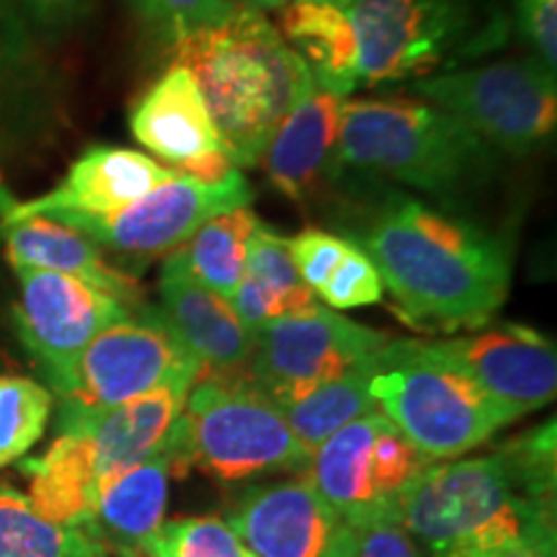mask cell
Here are the masks:
<instances>
[{
	"label": "cell",
	"instance_id": "cell-1",
	"mask_svg": "<svg viewBox=\"0 0 557 557\" xmlns=\"http://www.w3.org/2000/svg\"><path fill=\"white\" fill-rule=\"evenodd\" d=\"M346 240L377 267L395 312L416 331L487 329L511 289L506 238L406 194L364 209Z\"/></svg>",
	"mask_w": 557,
	"mask_h": 557
},
{
	"label": "cell",
	"instance_id": "cell-2",
	"mask_svg": "<svg viewBox=\"0 0 557 557\" xmlns=\"http://www.w3.org/2000/svg\"><path fill=\"white\" fill-rule=\"evenodd\" d=\"M555 421L483 457L429 465L410 485L400 524L434 557L527 542L555 555Z\"/></svg>",
	"mask_w": 557,
	"mask_h": 557
},
{
	"label": "cell",
	"instance_id": "cell-3",
	"mask_svg": "<svg viewBox=\"0 0 557 557\" xmlns=\"http://www.w3.org/2000/svg\"><path fill=\"white\" fill-rule=\"evenodd\" d=\"M169 47L197 81L235 169L259 165L278 124L312 86L302 60L267 13L240 5L222 24Z\"/></svg>",
	"mask_w": 557,
	"mask_h": 557
},
{
	"label": "cell",
	"instance_id": "cell-4",
	"mask_svg": "<svg viewBox=\"0 0 557 557\" xmlns=\"http://www.w3.org/2000/svg\"><path fill=\"white\" fill-rule=\"evenodd\" d=\"M498 152L457 116L421 99L344 101L331 176L398 184L455 201L496 171Z\"/></svg>",
	"mask_w": 557,
	"mask_h": 557
},
{
	"label": "cell",
	"instance_id": "cell-5",
	"mask_svg": "<svg viewBox=\"0 0 557 557\" xmlns=\"http://www.w3.org/2000/svg\"><path fill=\"white\" fill-rule=\"evenodd\" d=\"M169 447L176 470L197 465L225 483L269 472L305 475L312 459L276 403L246 374H201L186 395Z\"/></svg>",
	"mask_w": 557,
	"mask_h": 557
},
{
	"label": "cell",
	"instance_id": "cell-6",
	"mask_svg": "<svg viewBox=\"0 0 557 557\" xmlns=\"http://www.w3.org/2000/svg\"><path fill=\"white\" fill-rule=\"evenodd\" d=\"M372 398L382 416L431 462L483 447L519 416L431 359L421 341L389 338L372 367Z\"/></svg>",
	"mask_w": 557,
	"mask_h": 557
},
{
	"label": "cell",
	"instance_id": "cell-7",
	"mask_svg": "<svg viewBox=\"0 0 557 557\" xmlns=\"http://www.w3.org/2000/svg\"><path fill=\"white\" fill-rule=\"evenodd\" d=\"M410 90L457 116L496 152L529 156L555 137L557 78L532 58L436 73Z\"/></svg>",
	"mask_w": 557,
	"mask_h": 557
},
{
	"label": "cell",
	"instance_id": "cell-8",
	"mask_svg": "<svg viewBox=\"0 0 557 557\" xmlns=\"http://www.w3.org/2000/svg\"><path fill=\"white\" fill-rule=\"evenodd\" d=\"M434 465L380 410L338 429L312 451L305 478L351 529L400 524L410 485Z\"/></svg>",
	"mask_w": 557,
	"mask_h": 557
},
{
	"label": "cell",
	"instance_id": "cell-9",
	"mask_svg": "<svg viewBox=\"0 0 557 557\" xmlns=\"http://www.w3.org/2000/svg\"><path fill=\"white\" fill-rule=\"evenodd\" d=\"M201 364L158 308H139L90 341L60 389V418L120 408L171 382H199Z\"/></svg>",
	"mask_w": 557,
	"mask_h": 557
},
{
	"label": "cell",
	"instance_id": "cell-10",
	"mask_svg": "<svg viewBox=\"0 0 557 557\" xmlns=\"http://www.w3.org/2000/svg\"><path fill=\"white\" fill-rule=\"evenodd\" d=\"M359 41V86L423 81L462 58L475 37L472 0H351L344 5Z\"/></svg>",
	"mask_w": 557,
	"mask_h": 557
},
{
	"label": "cell",
	"instance_id": "cell-11",
	"mask_svg": "<svg viewBox=\"0 0 557 557\" xmlns=\"http://www.w3.org/2000/svg\"><path fill=\"white\" fill-rule=\"evenodd\" d=\"M387 341V333L354 323L318 302L253 333L246 377L276 406H284L315 385L372 364Z\"/></svg>",
	"mask_w": 557,
	"mask_h": 557
},
{
	"label": "cell",
	"instance_id": "cell-12",
	"mask_svg": "<svg viewBox=\"0 0 557 557\" xmlns=\"http://www.w3.org/2000/svg\"><path fill=\"white\" fill-rule=\"evenodd\" d=\"M16 333L54 393L67 385L81 354L109 325L129 318V305L54 271L18 269Z\"/></svg>",
	"mask_w": 557,
	"mask_h": 557
},
{
	"label": "cell",
	"instance_id": "cell-13",
	"mask_svg": "<svg viewBox=\"0 0 557 557\" xmlns=\"http://www.w3.org/2000/svg\"><path fill=\"white\" fill-rule=\"evenodd\" d=\"M253 189L240 169L218 184L178 176L152 189L135 205L109 218H73L62 225L88 235L96 246L114 248L132 259L169 256L184 246L207 220L230 209L248 207Z\"/></svg>",
	"mask_w": 557,
	"mask_h": 557
},
{
	"label": "cell",
	"instance_id": "cell-14",
	"mask_svg": "<svg viewBox=\"0 0 557 557\" xmlns=\"http://www.w3.org/2000/svg\"><path fill=\"white\" fill-rule=\"evenodd\" d=\"M431 359L455 369L519 418L545 408L557 393L553 338L527 325H493L472 336L421 341Z\"/></svg>",
	"mask_w": 557,
	"mask_h": 557
},
{
	"label": "cell",
	"instance_id": "cell-15",
	"mask_svg": "<svg viewBox=\"0 0 557 557\" xmlns=\"http://www.w3.org/2000/svg\"><path fill=\"white\" fill-rule=\"evenodd\" d=\"M253 557H354L357 534L305 475L250 487L227 513Z\"/></svg>",
	"mask_w": 557,
	"mask_h": 557
},
{
	"label": "cell",
	"instance_id": "cell-16",
	"mask_svg": "<svg viewBox=\"0 0 557 557\" xmlns=\"http://www.w3.org/2000/svg\"><path fill=\"white\" fill-rule=\"evenodd\" d=\"M176 178L145 152L114 145H94L70 165L54 189L41 197L13 201L0 189V222L47 218L54 222L73 218H109L120 209L148 197L152 189Z\"/></svg>",
	"mask_w": 557,
	"mask_h": 557
},
{
	"label": "cell",
	"instance_id": "cell-17",
	"mask_svg": "<svg viewBox=\"0 0 557 557\" xmlns=\"http://www.w3.org/2000/svg\"><path fill=\"white\" fill-rule=\"evenodd\" d=\"M58 96L39 37L18 0H0V160L52 129Z\"/></svg>",
	"mask_w": 557,
	"mask_h": 557
},
{
	"label": "cell",
	"instance_id": "cell-18",
	"mask_svg": "<svg viewBox=\"0 0 557 557\" xmlns=\"http://www.w3.org/2000/svg\"><path fill=\"white\" fill-rule=\"evenodd\" d=\"M158 295V312L199 361L201 372L222 377L246 374L253 354V333L246 329L230 299L194 282L173 256H165L160 269Z\"/></svg>",
	"mask_w": 557,
	"mask_h": 557
},
{
	"label": "cell",
	"instance_id": "cell-19",
	"mask_svg": "<svg viewBox=\"0 0 557 557\" xmlns=\"http://www.w3.org/2000/svg\"><path fill=\"white\" fill-rule=\"evenodd\" d=\"M194 385L197 382H171L103 413L60 418V431H78L86 438L96 475L107 480L169 447Z\"/></svg>",
	"mask_w": 557,
	"mask_h": 557
},
{
	"label": "cell",
	"instance_id": "cell-20",
	"mask_svg": "<svg viewBox=\"0 0 557 557\" xmlns=\"http://www.w3.org/2000/svg\"><path fill=\"white\" fill-rule=\"evenodd\" d=\"M129 129L139 145L169 160L176 171L225 152L197 81L178 62H171L139 96L129 114Z\"/></svg>",
	"mask_w": 557,
	"mask_h": 557
},
{
	"label": "cell",
	"instance_id": "cell-21",
	"mask_svg": "<svg viewBox=\"0 0 557 557\" xmlns=\"http://www.w3.org/2000/svg\"><path fill=\"white\" fill-rule=\"evenodd\" d=\"M344 101L312 83L276 127L261 163L271 186L287 199L305 201L320 178L331 176Z\"/></svg>",
	"mask_w": 557,
	"mask_h": 557
},
{
	"label": "cell",
	"instance_id": "cell-22",
	"mask_svg": "<svg viewBox=\"0 0 557 557\" xmlns=\"http://www.w3.org/2000/svg\"><path fill=\"white\" fill-rule=\"evenodd\" d=\"M0 238L9 250L13 269L54 271L75 276L90 287L122 299L132 310L145 308L143 289L137 278L114 269L88 235L47 218H26L0 222Z\"/></svg>",
	"mask_w": 557,
	"mask_h": 557
},
{
	"label": "cell",
	"instance_id": "cell-23",
	"mask_svg": "<svg viewBox=\"0 0 557 557\" xmlns=\"http://www.w3.org/2000/svg\"><path fill=\"white\" fill-rule=\"evenodd\" d=\"M173 472L176 459L171 447H165L101 480L86 532L109 555H139V545L165 521Z\"/></svg>",
	"mask_w": 557,
	"mask_h": 557
},
{
	"label": "cell",
	"instance_id": "cell-24",
	"mask_svg": "<svg viewBox=\"0 0 557 557\" xmlns=\"http://www.w3.org/2000/svg\"><path fill=\"white\" fill-rule=\"evenodd\" d=\"M278 34L308 67L315 88L341 99L359 88V41L344 5L289 0Z\"/></svg>",
	"mask_w": 557,
	"mask_h": 557
},
{
	"label": "cell",
	"instance_id": "cell-25",
	"mask_svg": "<svg viewBox=\"0 0 557 557\" xmlns=\"http://www.w3.org/2000/svg\"><path fill=\"white\" fill-rule=\"evenodd\" d=\"M250 333L271 320L295 315L318 305L312 289L305 287L289 256V238L259 222L248 240L246 276L230 299Z\"/></svg>",
	"mask_w": 557,
	"mask_h": 557
},
{
	"label": "cell",
	"instance_id": "cell-26",
	"mask_svg": "<svg viewBox=\"0 0 557 557\" xmlns=\"http://www.w3.org/2000/svg\"><path fill=\"white\" fill-rule=\"evenodd\" d=\"M24 472L32 483L29 500L39 513L86 532L101 480L78 431H60L45 455L24 465Z\"/></svg>",
	"mask_w": 557,
	"mask_h": 557
},
{
	"label": "cell",
	"instance_id": "cell-27",
	"mask_svg": "<svg viewBox=\"0 0 557 557\" xmlns=\"http://www.w3.org/2000/svg\"><path fill=\"white\" fill-rule=\"evenodd\" d=\"M259 222L261 220L250 212V207L230 209V212L207 220L184 246L169 256H173L181 269L201 287L233 299L246 276L248 240Z\"/></svg>",
	"mask_w": 557,
	"mask_h": 557
},
{
	"label": "cell",
	"instance_id": "cell-28",
	"mask_svg": "<svg viewBox=\"0 0 557 557\" xmlns=\"http://www.w3.org/2000/svg\"><path fill=\"white\" fill-rule=\"evenodd\" d=\"M372 367L374 361L372 364L351 369V372L323 382V385H315L308 393L297 395L295 400L278 406L282 416L287 418L292 434L299 438V444L305 449L315 451L338 429H344L351 421H357V418L377 410L372 389H369Z\"/></svg>",
	"mask_w": 557,
	"mask_h": 557
},
{
	"label": "cell",
	"instance_id": "cell-29",
	"mask_svg": "<svg viewBox=\"0 0 557 557\" xmlns=\"http://www.w3.org/2000/svg\"><path fill=\"white\" fill-rule=\"evenodd\" d=\"M0 557H109L88 532L39 513L29 496L0 483Z\"/></svg>",
	"mask_w": 557,
	"mask_h": 557
},
{
	"label": "cell",
	"instance_id": "cell-30",
	"mask_svg": "<svg viewBox=\"0 0 557 557\" xmlns=\"http://www.w3.org/2000/svg\"><path fill=\"white\" fill-rule=\"evenodd\" d=\"M52 393L29 377L0 374V468L29 455L52 416Z\"/></svg>",
	"mask_w": 557,
	"mask_h": 557
},
{
	"label": "cell",
	"instance_id": "cell-31",
	"mask_svg": "<svg viewBox=\"0 0 557 557\" xmlns=\"http://www.w3.org/2000/svg\"><path fill=\"white\" fill-rule=\"evenodd\" d=\"M139 557H253L225 519L189 517L163 521L139 545Z\"/></svg>",
	"mask_w": 557,
	"mask_h": 557
},
{
	"label": "cell",
	"instance_id": "cell-32",
	"mask_svg": "<svg viewBox=\"0 0 557 557\" xmlns=\"http://www.w3.org/2000/svg\"><path fill=\"white\" fill-rule=\"evenodd\" d=\"M127 5L165 45L218 26L235 11L227 0H127Z\"/></svg>",
	"mask_w": 557,
	"mask_h": 557
},
{
	"label": "cell",
	"instance_id": "cell-33",
	"mask_svg": "<svg viewBox=\"0 0 557 557\" xmlns=\"http://www.w3.org/2000/svg\"><path fill=\"white\" fill-rule=\"evenodd\" d=\"M382 295H385V284H382L377 267L354 243L338 267L333 269L329 282L315 292V297L323 299L329 310L369 308V305H377Z\"/></svg>",
	"mask_w": 557,
	"mask_h": 557
},
{
	"label": "cell",
	"instance_id": "cell-34",
	"mask_svg": "<svg viewBox=\"0 0 557 557\" xmlns=\"http://www.w3.org/2000/svg\"><path fill=\"white\" fill-rule=\"evenodd\" d=\"M348 248H351V240H346L344 235L325 233L318 227L302 230L295 238H289L292 263H295L305 287L312 289V295L329 282L333 269L338 267Z\"/></svg>",
	"mask_w": 557,
	"mask_h": 557
},
{
	"label": "cell",
	"instance_id": "cell-35",
	"mask_svg": "<svg viewBox=\"0 0 557 557\" xmlns=\"http://www.w3.org/2000/svg\"><path fill=\"white\" fill-rule=\"evenodd\" d=\"M513 21L529 58L555 73L557 67V0H513Z\"/></svg>",
	"mask_w": 557,
	"mask_h": 557
},
{
	"label": "cell",
	"instance_id": "cell-36",
	"mask_svg": "<svg viewBox=\"0 0 557 557\" xmlns=\"http://www.w3.org/2000/svg\"><path fill=\"white\" fill-rule=\"evenodd\" d=\"M34 32L45 37H62L90 13L94 0H18Z\"/></svg>",
	"mask_w": 557,
	"mask_h": 557
},
{
	"label": "cell",
	"instance_id": "cell-37",
	"mask_svg": "<svg viewBox=\"0 0 557 557\" xmlns=\"http://www.w3.org/2000/svg\"><path fill=\"white\" fill-rule=\"evenodd\" d=\"M354 534H357L354 557H421L403 524H374L354 529Z\"/></svg>",
	"mask_w": 557,
	"mask_h": 557
},
{
	"label": "cell",
	"instance_id": "cell-38",
	"mask_svg": "<svg viewBox=\"0 0 557 557\" xmlns=\"http://www.w3.org/2000/svg\"><path fill=\"white\" fill-rule=\"evenodd\" d=\"M455 557H555L553 553H545V549L527 545V542H506V545L496 547H480V549H465Z\"/></svg>",
	"mask_w": 557,
	"mask_h": 557
},
{
	"label": "cell",
	"instance_id": "cell-39",
	"mask_svg": "<svg viewBox=\"0 0 557 557\" xmlns=\"http://www.w3.org/2000/svg\"><path fill=\"white\" fill-rule=\"evenodd\" d=\"M227 3L240 5V9H253V11H282L289 0H227Z\"/></svg>",
	"mask_w": 557,
	"mask_h": 557
},
{
	"label": "cell",
	"instance_id": "cell-40",
	"mask_svg": "<svg viewBox=\"0 0 557 557\" xmlns=\"http://www.w3.org/2000/svg\"><path fill=\"white\" fill-rule=\"evenodd\" d=\"M325 3H338V5H348L351 0H325Z\"/></svg>",
	"mask_w": 557,
	"mask_h": 557
},
{
	"label": "cell",
	"instance_id": "cell-41",
	"mask_svg": "<svg viewBox=\"0 0 557 557\" xmlns=\"http://www.w3.org/2000/svg\"><path fill=\"white\" fill-rule=\"evenodd\" d=\"M109 557H139V555H109Z\"/></svg>",
	"mask_w": 557,
	"mask_h": 557
}]
</instances>
